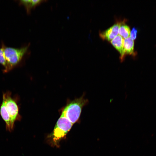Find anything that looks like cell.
<instances>
[{
  "instance_id": "5b68a950",
  "label": "cell",
  "mask_w": 156,
  "mask_h": 156,
  "mask_svg": "<svg viewBox=\"0 0 156 156\" xmlns=\"http://www.w3.org/2000/svg\"><path fill=\"white\" fill-rule=\"evenodd\" d=\"M120 23H115L106 30L100 32L99 36L103 40L111 41L119 33Z\"/></svg>"
},
{
  "instance_id": "7c38bea8",
  "label": "cell",
  "mask_w": 156,
  "mask_h": 156,
  "mask_svg": "<svg viewBox=\"0 0 156 156\" xmlns=\"http://www.w3.org/2000/svg\"><path fill=\"white\" fill-rule=\"evenodd\" d=\"M138 32V30L135 27H133L132 28L130 32V37L133 40L136 38Z\"/></svg>"
},
{
  "instance_id": "277c9868",
  "label": "cell",
  "mask_w": 156,
  "mask_h": 156,
  "mask_svg": "<svg viewBox=\"0 0 156 156\" xmlns=\"http://www.w3.org/2000/svg\"><path fill=\"white\" fill-rule=\"evenodd\" d=\"M73 125L65 118L60 116L53 131V141L55 142H57L63 138L70 129Z\"/></svg>"
},
{
  "instance_id": "3957f363",
  "label": "cell",
  "mask_w": 156,
  "mask_h": 156,
  "mask_svg": "<svg viewBox=\"0 0 156 156\" xmlns=\"http://www.w3.org/2000/svg\"><path fill=\"white\" fill-rule=\"evenodd\" d=\"M7 113L10 118L13 125L15 121L20 120L21 116L19 113V108L16 101L11 96V93L7 92L3 96V100Z\"/></svg>"
},
{
  "instance_id": "30bf717a",
  "label": "cell",
  "mask_w": 156,
  "mask_h": 156,
  "mask_svg": "<svg viewBox=\"0 0 156 156\" xmlns=\"http://www.w3.org/2000/svg\"><path fill=\"white\" fill-rule=\"evenodd\" d=\"M130 32V28L129 26L124 22L120 23L118 33L119 35L125 39L129 37Z\"/></svg>"
},
{
  "instance_id": "ba28073f",
  "label": "cell",
  "mask_w": 156,
  "mask_h": 156,
  "mask_svg": "<svg viewBox=\"0 0 156 156\" xmlns=\"http://www.w3.org/2000/svg\"><path fill=\"white\" fill-rule=\"evenodd\" d=\"M124 54L125 56L127 55H134V42L129 37L124 40Z\"/></svg>"
},
{
  "instance_id": "6da1fadb",
  "label": "cell",
  "mask_w": 156,
  "mask_h": 156,
  "mask_svg": "<svg viewBox=\"0 0 156 156\" xmlns=\"http://www.w3.org/2000/svg\"><path fill=\"white\" fill-rule=\"evenodd\" d=\"M84 96L83 94L79 98L68 101L66 105L60 109V116L65 118L73 124L77 122L83 108L88 103V100Z\"/></svg>"
},
{
  "instance_id": "8fae6325",
  "label": "cell",
  "mask_w": 156,
  "mask_h": 156,
  "mask_svg": "<svg viewBox=\"0 0 156 156\" xmlns=\"http://www.w3.org/2000/svg\"><path fill=\"white\" fill-rule=\"evenodd\" d=\"M0 64L4 66V71L7 68V63L2 47L0 49Z\"/></svg>"
},
{
  "instance_id": "52a82bcc",
  "label": "cell",
  "mask_w": 156,
  "mask_h": 156,
  "mask_svg": "<svg viewBox=\"0 0 156 156\" xmlns=\"http://www.w3.org/2000/svg\"><path fill=\"white\" fill-rule=\"evenodd\" d=\"M0 114L5 123L6 130L9 132H11L14 129V126L12 124L10 116L6 111L5 104L3 101L0 106Z\"/></svg>"
},
{
  "instance_id": "8992f818",
  "label": "cell",
  "mask_w": 156,
  "mask_h": 156,
  "mask_svg": "<svg viewBox=\"0 0 156 156\" xmlns=\"http://www.w3.org/2000/svg\"><path fill=\"white\" fill-rule=\"evenodd\" d=\"M113 47L118 51L120 55V59L121 62L124 60V39L119 35H118L111 41Z\"/></svg>"
},
{
  "instance_id": "7a4b0ae2",
  "label": "cell",
  "mask_w": 156,
  "mask_h": 156,
  "mask_svg": "<svg viewBox=\"0 0 156 156\" xmlns=\"http://www.w3.org/2000/svg\"><path fill=\"white\" fill-rule=\"evenodd\" d=\"M2 47L7 63L6 68L3 72L6 73L12 69L20 62L27 52L28 46L20 48H15L3 45Z\"/></svg>"
},
{
  "instance_id": "9c48e42d",
  "label": "cell",
  "mask_w": 156,
  "mask_h": 156,
  "mask_svg": "<svg viewBox=\"0 0 156 156\" xmlns=\"http://www.w3.org/2000/svg\"><path fill=\"white\" fill-rule=\"evenodd\" d=\"M46 1L42 0H23L20 1V3L23 5L25 8L27 13H29L31 10L35 8L42 2Z\"/></svg>"
}]
</instances>
